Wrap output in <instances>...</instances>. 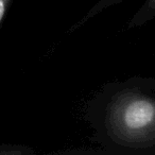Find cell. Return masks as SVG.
Instances as JSON below:
<instances>
[{"instance_id":"1","label":"cell","mask_w":155,"mask_h":155,"mask_svg":"<svg viewBox=\"0 0 155 155\" xmlns=\"http://www.w3.org/2000/svg\"><path fill=\"white\" fill-rule=\"evenodd\" d=\"M113 133L136 140L155 132V102L139 95H125L113 103L108 117Z\"/></svg>"},{"instance_id":"2","label":"cell","mask_w":155,"mask_h":155,"mask_svg":"<svg viewBox=\"0 0 155 155\" xmlns=\"http://www.w3.org/2000/svg\"><path fill=\"white\" fill-rule=\"evenodd\" d=\"M8 2H9V0H0V22L2 20L3 16H5Z\"/></svg>"},{"instance_id":"3","label":"cell","mask_w":155,"mask_h":155,"mask_svg":"<svg viewBox=\"0 0 155 155\" xmlns=\"http://www.w3.org/2000/svg\"><path fill=\"white\" fill-rule=\"evenodd\" d=\"M153 1H154V2H155V0H153Z\"/></svg>"}]
</instances>
